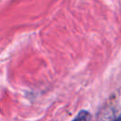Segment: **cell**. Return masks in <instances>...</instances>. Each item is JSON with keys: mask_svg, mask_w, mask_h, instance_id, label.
<instances>
[{"mask_svg": "<svg viewBox=\"0 0 121 121\" xmlns=\"http://www.w3.org/2000/svg\"><path fill=\"white\" fill-rule=\"evenodd\" d=\"M116 121H121V115H120V116H119V117L116 119Z\"/></svg>", "mask_w": 121, "mask_h": 121, "instance_id": "obj_2", "label": "cell"}, {"mask_svg": "<svg viewBox=\"0 0 121 121\" xmlns=\"http://www.w3.org/2000/svg\"><path fill=\"white\" fill-rule=\"evenodd\" d=\"M91 114L87 111H81L78 113V115L73 119V121H91Z\"/></svg>", "mask_w": 121, "mask_h": 121, "instance_id": "obj_1", "label": "cell"}]
</instances>
